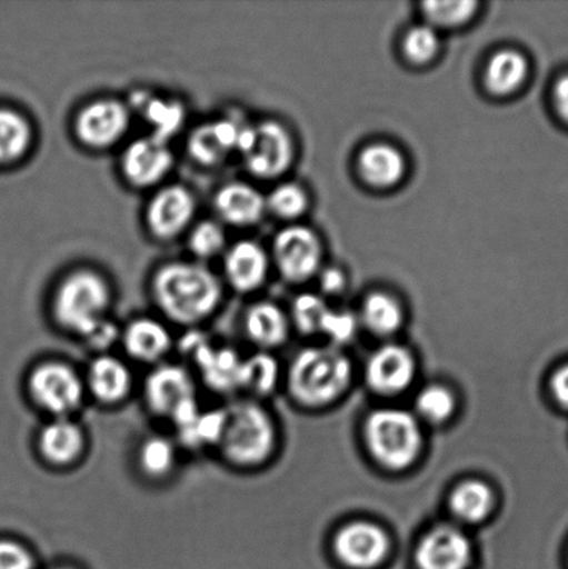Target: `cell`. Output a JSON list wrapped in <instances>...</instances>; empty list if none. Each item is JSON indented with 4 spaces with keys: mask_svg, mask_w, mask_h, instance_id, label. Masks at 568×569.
<instances>
[{
    "mask_svg": "<svg viewBox=\"0 0 568 569\" xmlns=\"http://www.w3.org/2000/svg\"><path fill=\"white\" fill-rule=\"evenodd\" d=\"M248 126L236 119L208 122L189 137L188 150L199 164H220L232 150H238Z\"/></svg>",
    "mask_w": 568,
    "mask_h": 569,
    "instance_id": "13",
    "label": "cell"
},
{
    "mask_svg": "<svg viewBox=\"0 0 568 569\" xmlns=\"http://www.w3.org/2000/svg\"><path fill=\"white\" fill-rule=\"evenodd\" d=\"M226 247V233L215 221H202L189 236V248L200 259L216 258Z\"/></svg>",
    "mask_w": 568,
    "mask_h": 569,
    "instance_id": "32",
    "label": "cell"
},
{
    "mask_svg": "<svg viewBox=\"0 0 568 569\" xmlns=\"http://www.w3.org/2000/svg\"><path fill=\"white\" fill-rule=\"evenodd\" d=\"M130 127V110L114 99H100L78 113L76 136L92 149H106L119 142Z\"/></svg>",
    "mask_w": 568,
    "mask_h": 569,
    "instance_id": "8",
    "label": "cell"
},
{
    "mask_svg": "<svg viewBox=\"0 0 568 569\" xmlns=\"http://www.w3.org/2000/svg\"><path fill=\"white\" fill-rule=\"evenodd\" d=\"M555 103L560 116L568 122V76L556 83Z\"/></svg>",
    "mask_w": 568,
    "mask_h": 569,
    "instance_id": "42",
    "label": "cell"
},
{
    "mask_svg": "<svg viewBox=\"0 0 568 569\" xmlns=\"http://www.w3.org/2000/svg\"><path fill=\"white\" fill-rule=\"evenodd\" d=\"M413 376V357L399 346H386L378 350L367 366V381L372 389L383 395L402 392Z\"/></svg>",
    "mask_w": 568,
    "mask_h": 569,
    "instance_id": "16",
    "label": "cell"
},
{
    "mask_svg": "<svg viewBox=\"0 0 568 569\" xmlns=\"http://www.w3.org/2000/svg\"><path fill=\"white\" fill-rule=\"evenodd\" d=\"M30 393L43 410L66 416L80 407L83 389L72 368L60 362H47L32 371Z\"/></svg>",
    "mask_w": 568,
    "mask_h": 569,
    "instance_id": "7",
    "label": "cell"
},
{
    "mask_svg": "<svg viewBox=\"0 0 568 569\" xmlns=\"http://www.w3.org/2000/svg\"><path fill=\"white\" fill-rule=\"evenodd\" d=\"M552 392L556 400L568 409V365L561 367L552 378Z\"/></svg>",
    "mask_w": 568,
    "mask_h": 569,
    "instance_id": "41",
    "label": "cell"
},
{
    "mask_svg": "<svg viewBox=\"0 0 568 569\" xmlns=\"http://www.w3.org/2000/svg\"><path fill=\"white\" fill-rule=\"evenodd\" d=\"M82 448L81 429L64 418L48 423L39 435V449L42 456L56 466L71 465L80 457Z\"/></svg>",
    "mask_w": 568,
    "mask_h": 569,
    "instance_id": "19",
    "label": "cell"
},
{
    "mask_svg": "<svg viewBox=\"0 0 568 569\" xmlns=\"http://www.w3.org/2000/svg\"><path fill=\"white\" fill-rule=\"evenodd\" d=\"M355 329L356 321L352 315L328 310L320 332H325L333 342L343 343L353 337Z\"/></svg>",
    "mask_w": 568,
    "mask_h": 569,
    "instance_id": "38",
    "label": "cell"
},
{
    "mask_svg": "<svg viewBox=\"0 0 568 569\" xmlns=\"http://www.w3.org/2000/svg\"><path fill=\"white\" fill-rule=\"evenodd\" d=\"M195 198L187 188L171 186L161 189L150 200L147 222L150 232L161 241H170L191 224L195 214Z\"/></svg>",
    "mask_w": 568,
    "mask_h": 569,
    "instance_id": "10",
    "label": "cell"
},
{
    "mask_svg": "<svg viewBox=\"0 0 568 569\" xmlns=\"http://www.w3.org/2000/svg\"><path fill=\"white\" fill-rule=\"evenodd\" d=\"M145 396L156 415L171 417L183 403L195 399L192 378L181 367L161 366L150 373Z\"/></svg>",
    "mask_w": 568,
    "mask_h": 569,
    "instance_id": "15",
    "label": "cell"
},
{
    "mask_svg": "<svg viewBox=\"0 0 568 569\" xmlns=\"http://www.w3.org/2000/svg\"><path fill=\"white\" fill-rule=\"evenodd\" d=\"M327 312L325 300L315 295L299 296L293 305L295 322H297L300 331L306 333L320 332Z\"/></svg>",
    "mask_w": 568,
    "mask_h": 569,
    "instance_id": "36",
    "label": "cell"
},
{
    "mask_svg": "<svg viewBox=\"0 0 568 569\" xmlns=\"http://www.w3.org/2000/svg\"><path fill=\"white\" fill-rule=\"evenodd\" d=\"M350 362L331 348L308 349L295 359L289 385L295 398L309 406L328 403L347 389Z\"/></svg>",
    "mask_w": 568,
    "mask_h": 569,
    "instance_id": "3",
    "label": "cell"
},
{
    "mask_svg": "<svg viewBox=\"0 0 568 569\" xmlns=\"http://www.w3.org/2000/svg\"><path fill=\"white\" fill-rule=\"evenodd\" d=\"M438 33L431 27L421 26L410 30L405 38V52L416 63H426L438 52Z\"/></svg>",
    "mask_w": 568,
    "mask_h": 569,
    "instance_id": "37",
    "label": "cell"
},
{
    "mask_svg": "<svg viewBox=\"0 0 568 569\" xmlns=\"http://www.w3.org/2000/svg\"><path fill=\"white\" fill-rule=\"evenodd\" d=\"M117 337H119L117 327L113 322H110L104 318L103 321H100L98 326L83 338L88 340V343L91 345L92 348L106 349L116 342Z\"/></svg>",
    "mask_w": 568,
    "mask_h": 569,
    "instance_id": "40",
    "label": "cell"
},
{
    "mask_svg": "<svg viewBox=\"0 0 568 569\" xmlns=\"http://www.w3.org/2000/svg\"><path fill=\"white\" fill-rule=\"evenodd\" d=\"M176 462L175 445L169 439L152 437L139 449V465L150 477H165L172 470Z\"/></svg>",
    "mask_w": 568,
    "mask_h": 569,
    "instance_id": "31",
    "label": "cell"
},
{
    "mask_svg": "<svg viewBox=\"0 0 568 569\" xmlns=\"http://www.w3.org/2000/svg\"><path fill=\"white\" fill-rule=\"evenodd\" d=\"M470 556V542L464 532L441 527L421 540L416 561L420 569H466Z\"/></svg>",
    "mask_w": 568,
    "mask_h": 569,
    "instance_id": "14",
    "label": "cell"
},
{
    "mask_svg": "<svg viewBox=\"0 0 568 569\" xmlns=\"http://www.w3.org/2000/svg\"><path fill=\"white\" fill-rule=\"evenodd\" d=\"M110 301L109 283L103 277L89 270L74 271L56 290L53 315L59 326L87 337L104 320Z\"/></svg>",
    "mask_w": 568,
    "mask_h": 569,
    "instance_id": "2",
    "label": "cell"
},
{
    "mask_svg": "<svg viewBox=\"0 0 568 569\" xmlns=\"http://www.w3.org/2000/svg\"><path fill=\"white\" fill-rule=\"evenodd\" d=\"M172 161L175 159L167 142L152 136L138 139L126 149L121 169L131 186L148 188L169 174Z\"/></svg>",
    "mask_w": 568,
    "mask_h": 569,
    "instance_id": "11",
    "label": "cell"
},
{
    "mask_svg": "<svg viewBox=\"0 0 568 569\" xmlns=\"http://www.w3.org/2000/svg\"><path fill=\"white\" fill-rule=\"evenodd\" d=\"M217 213L228 224L245 227L260 221L267 209L266 199L248 183L232 182L216 194Z\"/></svg>",
    "mask_w": 568,
    "mask_h": 569,
    "instance_id": "18",
    "label": "cell"
},
{
    "mask_svg": "<svg viewBox=\"0 0 568 569\" xmlns=\"http://www.w3.org/2000/svg\"><path fill=\"white\" fill-rule=\"evenodd\" d=\"M363 320L377 335H389L402 323V310L392 298L383 293L369 296L363 306Z\"/></svg>",
    "mask_w": 568,
    "mask_h": 569,
    "instance_id": "29",
    "label": "cell"
},
{
    "mask_svg": "<svg viewBox=\"0 0 568 569\" xmlns=\"http://www.w3.org/2000/svg\"><path fill=\"white\" fill-rule=\"evenodd\" d=\"M155 301L171 320L195 323L208 318L220 305L219 278L197 263H170L156 272Z\"/></svg>",
    "mask_w": 568,
    "mask_h": 569,
    "instance_id": "1",
    "label": "cell"
},
{
    "mask_svg": "<svg viewBox=\"0 0 568 569\" xmlns=\"http://www.w3.org/2000/svg\"><path fill=\"white\" fill-rule=\"evenodd\" d=\"M220 448L232 465H260L275 446V428L267 412L258 405L245 401L228 407Z\"/></svg>",
    "mask_w": 568,
    "mask_h": 569,
    "instance_id": "4",
    "label": "cell"
},
{
    "mask_svg": "<svg viewBox=\"0 0 568 569\" xmlns=\"http://www.w3.org/2000/svg\"><path fill=\"white\" fill-rule=\"evenodd\" d=\"M275 258L278 269L287 280H308L320 267L319 239L308 228L289 227L276 238Z\"/></svg>",
    "mask_w": 568,
    "mask_h": 569,
    "instance_id": "9",
    "label": "cell"
},
{
    "mask_svg": "<svg viewBox=\"0 0 568 569\" xmlns=\"http://www.w3.org/2000/svg\"><path fill=\"white\" fill-rule=\"evenodd\" d=\"M367 443L382 466L402 470L421 449V431L416 418L403 410H378L367 421Z\"/></svg>",
    "mask_w": 568,
    "mask_h": 569,
    "instance_id": "5",
    "label": "cell"
},
{
    "mask_svg": "<svg viewBox=\"0 0 568 569\" xmlns=\"http://www.w3.org/2000/svg\"><path fill=\"white\" fill-rule=\"evenodd\" d=\"M136 103L143 111L145 119L153 127V137L167 142L175 132L180 130L183 121V109L178 102L149 98L148 94H136Z\"/></svg>",
    "mask_w": 568,
    "mask_h": 569,
    "instance_id": "27",
    "label": "cell"
},
{
    "mask_svg": "<svg viewBox=\"0 0 568 569\" xmlns=\"http://www.w3.org/2000/svg\"><path fill=\"white\" fill-rule=\"evenodd\" d=\"M245 328L255 343L271 348L287 339L288 321L275 305L259 303L248 311Z\"/></svg>",
    "mask_w": 568,
    "mask_h": 569,
    "instance_id": "23",
    "label": "cell"
},
{
    "mask_svg": "<svg viewBox=\"0 0 568 569\" xmlns=\"http://www.w3.org/2000/svg\"><path fill=\"white\" fill-rule=\"evenodd\" d=\"M359 169L367 182L375 187H391L405 172L403 156L388 144H372L360 154Z\"/></svg>",
    "mask_w": 568,
    "mask_h": 569,
    "instance_id": "22",
    "label": "cell"
},
{
    "mask_svg": "<svg viewBox=\"0 0 568 569\" xmlns=\"http://www.w3.org/2000/svg\"><path fill=\"white\" fill-rule=\"evenodd\" d=\"M278 366L269 355H255L243 360L241 387L256 395L269 393L277 382Z\"/></svg>",
    "mask_w": 568,
    "mask_h": 569,
    "instance_id": "30",
    "label": "cell"
},
{
    "mask_svg": "<svg viewBox=\"0 0 568 569\" xmlns=\"http://www.w3.org/2000/svg\"><path fill=\"white\" fill-rule=\"evenodd\" d=\"M228 282L239 292H252L265 282L269 260L258 243L242 241L228 250L225 259Z\"/></svg>",
    "mask_w": 568,
    "mask_h": 569,
    "instance_id": "17",
    "label": "cell"
},
{
    "mask_svg": "<svg viewBox=\"0 0 568 569\" xmlns=\"http://www.w3.org/2000/svg\"><path fill=\"white\" fill-rule=\"evenodd\" d=\"M345 283L343 276L338 270H327L321 276V287L327 293H337Z\"/></svg>",
    "mask_w": 568,
    "mask_h": 569,
    "instance_id": "43",
    "label": "cell"
},
{
    "mask_svg": "<svg viewBox=\"0 0 568 569\" xmlns=\"http://www.w3.org/2000/svg\"><path fill=\"white\" fill-rule=\"evenodd\" d=\"M417 410L431 422L448 420L455 410L454 395L442 387L427 388L417 398Z\"/></svg>",
    "mask_w": 568,
    "mask_h": 569,
    "instance_id": "33",
    "label": "cell"
},
{
    "mask_svg": "<svg viewBox=\"0 0 568 569\" xmlns=\"http://www.w3.org/2000/svg\"><path fill=\"white\" fill-rule=\"evenodd\" d=\"M527 61L514 50H504L489 61L486 82L489 91L497 94H509L526 81Z\"/></svg>",
    "mask_w": 568,
    "mask_h": 569,
    "instance_id": "25",
    "label": "cell"
},
{
    "mask_svg": "<svg viewBox=\"0 0 568 569\" xmlns=\"http://www.w3.org/2000/svg\"><path fill=\"white\" fill-rule=\"evenodd\" d=\"M128 353L142 361H156L169 350V331L160 322L142 318L132 321L122 333Z\"/></svg>",
    "mask_w": 568,
    "mask_h": 569,
    "instance_id": "21",
    "label": "cell"
},
{
    "mask_svg": "<svg viewBox=\"0 0 568 569\" xmlns=\"http://www.w3.org/2000/svg\"><path fill=\"white\" fill-rule=\"evenodd\" d=\"M56 569H70V568H56Z\"/></svg>",
    "mask_w": 568,
    "mask_h": 569,
    "instance_id": "44",
    "label": "cell"
},
{
    "mask_svg": "<svg viewBox=\"0 0 568 569\" xmlns=\"http://www.w3.org/2000/svg\"><path fill=\"white\" fill-rule=\"evenodd\" d=\"M31 141L30 122L14 110L0 109V164L22 158Z\"/></svg>",
    "mask_w": 568,
    "mask_h": 569,
    "instance_id": "26",
    "label": "cell"
},
{
    "mask_svg": "<svg viewBox=\"0 0 568 569\" xmlns=\"http://www.w3.org/2000/svg\"><path fill=\"white\" fill-rule=\"evenodd\" d=\"M242 365L243 360L239 359L236 351L213 348L198 362L205 381L221 392L241 387Z\"/></svg>",
    "mask_w": 568,
    "mask_h": 569,
    "instance_id": "24",
    "label": "cell"
},
{
    "mask_svg": "<svg viewBox=\"0 0 568 569\" xmlns=\"http://www.w3.org/2000/svg\"><path fill=\"white\" fill-rule=\"evenodd\" d=\"M266 203L272 213L282 219H295L303 213L308 200H306L302 189L293 183H283L271 192Z\"/></svg>",
    "mask_w": 568,
    "mask_h": 569,
    "instance_id": "35",
    "label": "cell"
},
{
    "mask_svg": "<svg viewBox=\"0 0 568 569\" xmlns=\"http://www.w3.org/2000/svg\"><path fill=\"white\" fill-rule=\"evenodd\" d=\"M477 2H427L422 4L426 10L428 20L436 26L455 27L464 24L475 14Z\"/></svg>",
    "mask_w": 568,
    "mask_h": 569,
    "instance_id": "34",
    "label": "cell"
},
{
    "mask_svg": "<svg viewBox=\"0 0 568 569\" xmlns=\"http://www.w3.org/2000/svg\"><path fill=\"white\" fill-rule=\"evenodd\" d=\"M339 560L352 568H372L386 559L389 540L381 528L369 522L350 523L336 540Z\"/></svg>",
    "mask_w": 568,
    "mask_h": 569,
    "instance_id": "12",
    "label": "cell"
},
{
    "mask_svg": "<svg viewBox=\"0 0 568 569\" xmlns=\"http://www.w3.org/2000/svg\"><path fill=\"white\" fill-rule=\"evenodd\" d=\"M0 569H33L30 551L11 540H0Z\"/></svg>",
    "mask_w": 568,
    "mask_h": 569,
    "instance_id": "39",
    "label": "cell"
},
{
    "mask_svg": "<svg viewBox=\"0 0 568 569\" xmlns=\"http://www.w3.org/2000/svg\"><path fill=\"white\" fill-rule=\"evenodd\" d=\"M456 517L466 522H480L492 509L491 490L481 482L470 481L460 485L450 498Z\"/></svg>",
    "mask_w": 568,
    "mask_h": 569,
    "instance_id": "28",
    "label": "cell"
},
{
    "mask_svg": "<svg viewBox=\"0 0 568 569\" xmlns=\"http://www.w3.org/2000/svg\"><path fill=\"white\" fill-rule=\"evenodd\" d=\"M89 388L103 403H117L131 388L128 368L113 357L103 356L92 362L88 372Z\"/></svg>",
    "mask_w": 568,
    "mask_h": 569,
    "instance_id": "20",
    "label": "cell"
},
{
    "mask_svg": "<svg viewBox=\"0 0 568 569\" xmlns=\"http://www.w3.org/2000/svg\"><path fill=\"white\" fill-rule=\"evenodd\" d=\"M238 150L243 154L247 169L263 180L281 176L292 161L291 137L275 121L248 126Z\"/></svg>",
    "mask_w": 568,
    "mask_h": 569,
    "instance_id": "6",
    "label": "cell"
}]
</instances>
